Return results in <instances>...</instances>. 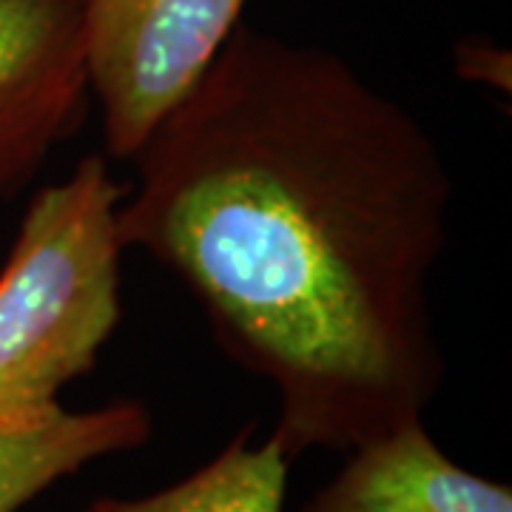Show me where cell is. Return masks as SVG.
Returning a JSON list of instances; mask_svg holds the SVG:
<instances>
[{"label":"cell","instance_id":"6","mask_svg":"<svg viewBox=\"0 0 512 512\" xmlns=\"http://www.w3.org/2000/svg\"><path fill=\"white\" fill-rule=\"evenodd\" d=\"M151 413L137 399L57 413L29 427H0V512H18L89 461L137 450L151 439Z\"/></svg>","mask_w":512,"mask_h":512},{"label":"cell","instance_id":"8","mask_svg":"<svg viewBox=\"0 0 512 512\" xmlns=\"http://www.w3.org/2000/svg\"><path fill=\"white\" fill-rule=\"evenodd\" d=\"M456 72L467 80L487 83L498 92H510V55L478 37L461 40L456 46Z\"/></svg>","mask_w":512,"mask_h":512},{"label":"cell","instance_id":"2","mask_svg":"<svg viewBox=\"0 0 512 512\" xmlns=\"http://www.w3.org/2000/svg\"><path fill=\"white\" fill-rule=\"evenodd\" d=\"M126 188L103 154H86L26 205L0 268V427L63 413L60 390L92 373L120 325Z\"/></svg>","mask_w":512,"mask_h":512},{"label":"cell","instance_id":"5","mask_svg":"<svg viewBox=\"0 0 512 512\" xmlns=\"http://www.w3.org/2000/svg\"><path fill=\"white\" fill-rule=\"evenodd\" d=\"M302 512H512V490L450 461L419 419L353 447Z\"/></svg>","mask_w":512,"mask_h":512},{"label":"cell","instance_id":"4","mask_svg":"<svg viewBox=\"0 0 512 512\" xmlns=\"http://www.w3.org/2000/svg\"><path fill=\"white\" fill-rule=\"evenodd\" d=\"M89 97L86 0H0V202L77 134Z\"/></svg>","mask_w":512,"mask_h":512},{"label":"cell","instance_id":"1","mask_svg":"<svg viewBox=\"0 0 512 512\" xmlns=\"http://www.w3.org/2000/svg\"><path fill=\"white\" fill-rule=\"evenodd\" d=\"M131 163L123 248L177 276L225 356L274 387L288 461L424 416L453 174L413 111L336 52L239 23Z\"/></svg>","mask_w":512,"mask_h":512},{"label":"cell","instance_id":"7","mask_svg":"<svg viewBox=\"0 0 512 512\" xmlns=\"http://www.w3.org/2000/svg\"><path fill=\"white\" fill-rule=\"evenodd\" d=\"M251 433L242 427L208 464L160 493L103 495L80 512H282L291 461L274 436L254 444Z\"/></svg>","mask_w":512,"mask_h":512},{"label":"cell","instance_id":"3","mask_svg":"<svg viewBox=\"0 0 512 512\" xmlns=\"http://www.w3.org/2000/svg\"><path fill=\"white\" fill-rule=\"evenodd\" d=\"M248 0H86L89 92L106 154L131 160L194 89Z\"/></svg>","mask_w":512,"mask_h":512}]
</instances>
